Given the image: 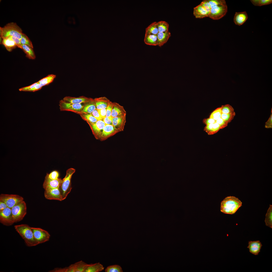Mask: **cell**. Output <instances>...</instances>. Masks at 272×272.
Wrapping results in <instances>:
<instances>
[{"label":"cell","mask_w":272,"mask_h":272,"mask_svg":"<svg viewBox=\"0 0 272 272\" xmlns=\"http://www.w3.org/2000/svg\"><path fill=\"white\" fill-rule=\"evenodd\" d=\"M242 202L239 199L232 196H227L221 202V211L225 214H234L242 206Z\"/></svg>","instance_id":"1"},{"label":"cell","mask_w":272,"mask_h":272,"mask_svg":"<svg viewBox=\"0 0 272 272\" xmlns=\"http://www.w3.org/2000/svg\"><path fill=\"white\" fill-rule=\"evenodd\" d=\"M14 228L27 246L32 247L39 244L34 238L31 227L27 224H21L15 225Z\"/></svg>","instance_id":"2"},{"label":"cell","mask_w":272,"mask_h":272,"mask_svg":"<svg viewBox=\"0 0 272 272\" xmlns=\"http://www.w3.org/2000/svg\"><path fill=\"white\" fill-rule=\"evenodd\" d=\"M22 33L21 28L15 23H10L3 27H0V35L2 39L13 36L20 40Z\"/></svg>","instance_id":"3"},{"label":"cell","mask_w":272,"mask_h":272,"mask_svg":"<svg viewBox=\"0 0 272 272\" xmlns=\"http://www.w3.org/2000/svg\"><path fill=\"white\" fill-rule=\"evenodd\" d=\"M75 169L73 168L68 169L66 171L64 178L62 179L60 187L63 200L65 199L70 192L72 187L71 179L73 174L75 173Z\"/></svg>","instance_id":"4"},{"label":"cell","mask_w":272,"mask_h":272,"mask_svg":"<svg viewBox=\"0 0 272 272\" xmlns=\"http://www.w3.org/2000/svg\"><path fill=\"white\" fill-rule=\"evenodd\" d=\"M11 209L14 223L22 220L26 214V204L24 200L14 206Z\"/></svg>","instance_id":"5"},{"label":"cell","mask_w":272,"mask_h":272,"mask_svg":"<svg viewBox=\"0 0 272 272\" xmlns=\"http://www.w3.org/2000/svg\"><path fill=\"white\" fill-rule=\"evenodd\" d=\"M23 200V198L18 195L1 194L0 195V201L4 202L11 209Z\"/></svg>","instance_id":"6"},{"label":"cell","mask_w":272,"mask_h":272,"mask_svg":"<svg viewBox=\"0 0 272 272\" xmlns=\"http://www.w3.org/2000/svg\"><path fill=\"white\" fill-rule=\"evenodd\" d=\"M227 10L226 3L217 5L211 9L208 17L213 20H219L225 15Z\"/></svg>","instance_id":"7"},{"label":"cell","mask_w":272,"mask_h":272,"mask_svg":"<svg viewBox=\"0 0 272 272\" xmlns=\"http://www.w3.org/2000/svg\"><path fill=\"white\" fill-rule=\"evenodd\" d=\"M59 109L61 111H70L80 114L81 113L83 106L81 104H75L66 102L63 99L59 102Z\"/></svg>","instance_id":"8"},{"label":"cell","mask_w":272,"mask_h":272,"mask_svg":"<svg viewBox=\"0 0 272 272\" xmlns=\"http://www.w3.org/2000/svg\"><path fill=\"white\" fill-rule=\"evenodd\" d=\"M34 238L38 244L48 241L50 235L47 231L39 228L31 227Z\"/></svg>","instance_id":"9"},{"label":"cell","mask_w":272,"mask_h":272,"mask_svg":"<svg viewBox=\"0 0 272 272\" xmlns=\"http://www.w3.org/2000/svg\"><path fill=\"white\" fill-rule=\"evenodd\" d=\"M0 222L7 226L11 225L14 223L11 208L8 207L0 211Z\"/></svg>","instance_id":"10"},{"label":"cell","mask_w":272,"mask_h":272,"mask_svg":"<svg viewBox=\"0 0 272 272\" xmlns=\"http://www.w3.org/2000/svg\"><path fill=\"white\" fill-rule=\"evenodd\" d=\"M89 125L92 133L96 139H99L105 125L103 120H98L95 123L86 122Z\"/></svg>","instance_id":"11"},{"label":"cell","mask_w":272,"mask_h":272,"mask_svg":"<svg viewBox=\"0 0 272 272\" xmlns=\"http://www.w3.org/2000/svg\"><path fill=\"white\" fill-rule=\"evenodd\" d=\"M44 195L45 198L49 200H63L60 188L49 189L45 190Z\"/></svg>","instance_id":"12"},{"label":"cell","mask_w":272,"mask_h":272,"mask_svg":"<svg viewBox=\"0 0 272 272\" xmlns=\"http://www.w3.org/2000/svg\"><path fill=\"white\" fill-rule=\"evenodd\" d=\"M119 131L113 125H105L103 129L99 139L101 141L105 140Z\"/></svg>","instance_id":"13"},{"label":"cell","mask_w":272,"mask_h":272,"mask_svg":"<svg viewBox=\"0 0 272 272\" xmlns=\"http://www.w3.org/2000/svg\"><path fill=\"white\" fill-rule=\"evenodd\" d=\"M62 179L58 178L56 180H52L49 178L46 175L43 184V188L45 190L60 187Z\"/></svg>","instance_id":"14"},{"label":"cell","mask_w":272,"mask_h":272,"mask_svg":"<svg viewBox=\"0 0 272 272\" xmlns=\"http://www.w3.org/2000/svg\"><path fill=\"white\" fill-rule=\"evenodd\" d=\"M113 125L119 131H122L124 129L126 121V115L121 116L112 118Z\"/></svg>","instance_id":"15"},{"label":"cell","mask_w":272,"mask_h":272,"mask_svg":"<svg viewBox=\"0 0 272 272\" xmlns=\"http://www.w3.org/2000/svg\"><path fill=\"white\" fill-rule=\"evenodd\" d=\"M67 102L75 104H80L81 103H86L92 100L93 99L88 98L83 96L78 97L66 96L63 99Z\"/></svg>","instance_id":"16"},{"label":"cell","mask_w":272,"mask_h":272,"mask_svg":"<svg viewBox=\"0 0 272 272\" xmlns=\"http://www.w3.org/2000/svg\"><path fill=\"white\" fill-rule=\"evenodd\" d=\"M262 245L259 241H249L247 248L250 253L255 255H258L260 252Z\"/></svg>","instance_id":"17"},{"label":"cell","mask_w":272,"mask_h":272,"mask_svg":"<svg viewBox=\"0 0 272 272\" xmlns=\"http://www.w3.org/2000/svg\"><path fill=\"white\" fill-rule=\"evenodd\" d=\"M126 112L123 107L116 103H113L111 114L112 118L118 116L126 115Z\"/></svg>","instance_id":"18"},{"label":"cell","mask_w":272,"mask_h":272,"mask_svg":"<svg viewBox=\"0 0 272 272\" xmlns=\"http://www.w3.org/2000/svg\"><path fill=\"white\" fill-rule=\"evenodd\" d=\"M248 18V16L246 11L236 12L234 17V22L235 24L240 26L245 22Z\"/></svg>","instance_id":"19"},{"label":"cell","mask_w":272,"mask_h":272,"mask_svg":"<svg viewBox=\"0 0 272 272\" xmlns=\"http://www.w3.org/2000/svg\"><path fill=\"white\" fill-rule=\"evenodd\" d=\"M193 14L197 18H202L209 16L205 8L200 4L194 8Z\"/></svg>","instance_id":"20"},{"label":"cell","mask_w":272,"mask_h":272,"mask_svg":"<svg viewBox=\"0 0 272 272\" xmlns=\"http://www.w3.org/2000/svg\"><path fill=\"white\" fill-rule=\"evenodd\" d=\"M157 36V45L161 47L167 42L171 35L170 32L167 31L163 32H159Z\"/></svg>","instance_id":"21"},{"label":"cell","mask_w":272,"mask_h":272,"mask_svg":"<svg viewBox=\"0 0 272 272\" xmlns=\"http://www.w3.org/2000/svg\"><path fill=\"white\" fill-rule=\"evenodd\" d=\"M94 100L97 110L107 108L110 102L109 100L104 97L96 98Z\"/></svg>","instance_id":"22"},{"label":"cell","mask_w":272,"mask_h":272,"mask_svg":"<svg viewBox=\"0 0 272 272\" xmlns=\"http://www.w3.org/2000/svg\"><path fill=\"white\" fill-rule=\"evenodd\" d=\"M104 269L103 265L99 262L93 264H87L84 272H98Z\"/></svg>","instance_id":"23"},{"label":"cell","mask_w":272,"mask_h":272,"mask_svg":"<svg viewBox=\"0 0 272 272\" xmlns=\"http://www.w3.org/2000/svg\"><path fill=\"white\" fill-rule=\"evenodd\" d=\"M220 129L219 125L215 122L206 125L204 130L208 135H211L216 133Z\"/></svg>","instance_id":"24"},{"label":"cell","mask_w":272,"mask_h":272,"mask_svg":"<svg viewBox=\"0 0 272 272\" xmlns=\"http://www.w3.org/2000/svg\"><path fill=\"white\" fill-rule=\"evenodd\" d=\"M96 109L95 103L94 99H93L90 101L84 104L81 113L91 114Z\"/></svg>","instance_id":"25"},{"label":"cell","mask_w":272,"mask_h":272,"mask_svg":"<svg viewBox=\"0 0 272 272\" xmlns=\"http://www.w3.org/2000/svg\"><path fill=\"white\" fill-rule=\"evenodd\" d=\"M2 44L9 52L11 51L17 47L14 41L9 37L3 39Z\"/></svg>","instance_id":"26"},{"label":"cell","mask_w":272,"mask_h":272,"mask_svg":"<svg viewBox=\"0 0 272 272\" xmlns=\"http://www.w3.org/2000/svg\"><path fill=\"white\" fill-rule=\"evenodd\" d=\"M144 41L148 45L156 46L157 45V35H145Z\"/></svg>","instance_id":"27"},{"label":"cell","mask_w":272,"mask_h":272,"mask_svg":"<svg viewBox=\"0 0 272 272\" xmlns=\"http://www.w3.org/2000/svg\"><path fill=\"white\" fill-rule=\"evenodd\" d=\"M21 49L26 54V56L29 59H34L36 56L32 48L26 45L22 44Z\"/></svg>","instance_id":"28"},{"label":"cell","mask_w":272,"mask_h":272,"mask_svg":"<svg viewBox=\"0 0 272 272\" xmlns=\"http://www.w3.org/2000/svg\"><path fill=\"white\" fill-rule=\"evenodd\" d=\"M159 32L157 22H154L150 25L146 29L145 35H157Z\"/></svg>","instance_id":"29"},{"label":"cell","mask_w":272,"mask_h":272,"mask_svg":"<svg viewBox=\"0 0 272 272\" xmlns=\"http://www.w3.org/2000/svg\"><path fill=\"white\" fill-rule=\"evenodd\" d=\"M265 222L267 226L272 228V206L270 205L265 216Z\"/></svg>","instance_id":"30"},{"label":"cell","mask_w":272,"mask_h":272,"mask_svg":"<svg viewBox=\"0 0 272 272\" xmlns=\"http://www.w3.org/2000/svg\"><path fill=\"white\" fill-rule=\"evenodd\" d=\"M157 25L159 32H163L168 31L169 25L167 22L163 21L157 22Z\"/></svg>","instance_id":"31"},{"label":"cell","mask_w":272,"mask_h":272,"mask_svg":"<svg viewBox=\"0 0 272 272\" xmlns=\"http://www.w3.org/2000/svg\"><path fill=\"white\" fill-rule=\"evenodd\" d=\"M79 115L82 119L86 122L95 123L98 120L91 114L82 113Z\"/></svg>","instance_id":"32"},{"label":"cell","mask_w":272,"mask_h":272,"mask_svg":"<svg viewBox=\"0 0 272 272\" xmlns=\"http://www.w3.org/2000/svg\"><path fill=\"white\" fill-rule=\"evenodd\" d=\"M222 114L221 107H219L216 109L211 113L209 117L216 121L221 118Z\"/></svg>","instance_id":"33"},{"label":"cell","mask_w":272,"mask_h":272,"mask_svg":"<svg viewBox=\"0 0 272 272\" xmlns=\"http://www.w3.org/2000/svg\"><path fill=\"white\" fill-rule=\"evenodd\" d=\"M106 272H122L123 271L120 266L114 265L108 266L105 269Z\"/></svg>","instance_id":"34"},{"label":"cell","mask_w":272,"mask_h":272,"mask_svg":"<svg viewBox=\"0 0 272 272\" xmlns=\"http://www.w3.org/2000/svg\"><path fill=\"white\" fill-rule=\"evenodd\" d=\"M251 2L255 6H261L270 4L272 0H251Z\"/></svg>","instance_id":"35"},{"label":"cell","mask_w":272,"mask_h":272,"mask_svg":"<svg viewBox=\"0 0 272 272\" xmlns=\"http://www.w3.org/2000/svg\"><path fill=\"white\" fill-rule=\"evenodd\" d=\"M76 268V272H84L87 264L82 261L75 263Z\"/></svg>","instance_id":"36"},{"label":"cell","mask_w":272,"mask_h":272,"mask_svg":"<svg viewBox=\"0 0 272 272\" xmlns=\"http://www.w3.org/2000/svg\"><path fill=\"white\" fill-rule=\"evenodd\" d=\"M235 115L234 112L229 114H222L221 118L228 123H230L233 119Z\"/></svg>","instance_id":"37"},{"label":"cell","mask_w":272,"mask_h":272,"mask_svg":"<svg viewBox=\"0 0 272 272\" xmlns=\"http://www.w3.org/2000/svg\"><path fill=\"white\" fill-rule=\"evenodd\" d=\"M22 44L27 45L32 48H33V45L28 37L25 34L23 33L22 37L20 40Z\"/></svg>","instance_id":"38"},{"label":"cell","mask_w":272,"mask_h":272,"mask_svg":"<svg viewBox=\"0 0 272 272\" xmlns=\"http://www.w3.org/2000/svg\"><path fill=\"white\" fill-rule=\"evenodd\" d=\"M221 107L222 113L228 114L234 112V110L233 107L229 104L222 105Z\"/></svg>","instance_id":"39"},{"label":"cell","mask_w":272,"mask_h":272,"mask_svg":"<svg viewBox=\"0 0 272 272\" xmlns=\"http://www.w3.org/2000/svg\"><path fill=\"white\" fill-rule=\"evenodd\" d=\"M211 9L217 5L226 3L224 0H208Z\"/></svg>","instance_id":"40"},{"label":"cell","mask_w":272,"mask_h":272,"mask_svg":"<svg viewBox=\"0 0 272 272\" xmlns=\"http://www.w3.org/2000/svg\"><path fill=\"white\" fill-rule=\"evenodd\" d=\"M113 103L110 101L106 108V116L112 119L111 114L112 109Z\"/></svg>","instance_id":"41"},{"label":"cell","mask_w":272,"mask_h":272,"mask_svg":"<svg viewBox=\"0 0 272 272\" xmlns=\"http://www.w3.org/2000/svg\"><path fill=\"white\" fill-rule=\"evenodd\" d=\"M46 175L50 179L56 180L58 179L59 173L57 171H53L49 174H47Z\"/></svg>","instance_id":"42"},{"label":"cell","mask_w":272,"mask_h":272,"mask_svg":"<svg viewBox=\"0 0 272 272\" xmlns=\"http://www.w3.org/2000/svg\"><path fill=\"white\" fill-rule=\"evenodd\" d=\"M200 4L205 8L209 15L210 12L211 8L210 5L208 0L203 1Z\"/></svg>","instance_id":"43"},{"label":"cell","mask_w":272,"mask_h":272,"mask_svg":"<svg viewBox=\"0 0 272 272\" xmlns=\"http://www.w3.org/2000/svg\"><path fill=\"white\" fill-rule=\"evenodd\" d=\"M56 77V75H55L53 74L49 75L41 79L38 82L40 84L42 82H47L51 80H54Z\"/></svg>","instance_id":"44"},{"label":"cell","mask_w":272,"mask_h":272,"mask_svg":"<svg viewBox=\"0 0 272 272\" xmlns=\"http://www.w3.org/2000/svg\"><path fill=\"white\" fill-rule=\"evenodd\" d=\"M216 122L219 125L220 129H223L226 127L228 124L221 118L216 120Z\"/></svg>","instance_id":"45"},{"label":"cell","mask_w":272,"mask_h":272,"mask_svg":"<svg viewBox=\"0 0 272 272\" xmlns=\"http://www.w3.org/2000/svg\"><path fill=\"white\" fill-rule=\"evenodd\" d=\"M272 109L271 113L270 116L267 121L265 122V127L267 128H272Z\"/></svg>","instance_id":"46"},{"label":"cell","mask_w":272,"mask_h":272,"mask_svg":"<svg viewBox=\"0 0 272 272\" xmlns=\"http://www.w3.org/2000/svg\"><path fill=\"white\" fill-rule=\"evenodd\" d=\"M9 37L14 41L17 47L21 49L22 44L20 42V39L11 36Z\"/></svg>","instance_id":"47"},{"label":"cell","mask_w":272,"mask_h":272,"mask_svg":"<svg viewBox=\"0 0 272 272\" xmlns=\"http://www.w3.org/2000/svg\"><path fill=\"white\" fill-rule=\"evenodd\" d=\"M39 83L38 82L35 83L32 85L24 87L19 89V90L21 91H27L28 90L31 89L37 85Z\"/></svg>","instance_id":"48"},{"label":"cell","mask_w":272,"mask_h":272,"mask_svg":"<svg viewBox=\"0 0 272 272\" xmlns=\"http://www.w3.org/2000/svg\"><path fill=\"white\" fill-rule=\"evenodd\" d=\"M91 114L98 120H103L100 115L98 110L96 109L94 110Z\"/></svg>","instance_id":"49"},{"label":"cell","mask_w":272,"mask_h":272,"mask_svg":"<svg viewBox=\"0 0 272 272\" xmlns=\"http://www.w3.org/2000/svg\"><path fill=\"white\" fill-rule=\"evenodd\" d=\"M203 123L206 125L214 123L216 122V121L213 119L209 118L204 119L203 120Z\"/></svg>","instance_id":"50"},{"label":"cell","mask_w":272,"mask_h":272,"mask_svg":"<svg viewBox=\"0 0 272 272\" xmlns=\"http://www.w3.org/2000/svg\"><path fill=\"white\" fill-rule=\"evenodd\" d=\"M43 86L40 83L35 86L32 88L28 90L27 91L35 92L41 89Z\"/></svg>","instance_id":"51"},{"label":"cell","mask_w":272,"mask_h":272,"mask_svg":"<svg viewBox=\"0 0 272 272\" xmlns=\"http://www.w3.org/2000/svg\"><path fill=\"white\" fill-rule=\"evenodd\" d=\"M97 110L100 115L103 119L106 117V108Z\"/></svg>","instance_id":"52"},{"label":"cell","mask_w":272,"mask_h":272,"mask_svg":"<svg viewBox=\"0 0 272 272\" xmlns=\"http://www.w3.org/2000/svg\"><path fill=\"white\" fill-rule=\"evenodd\" d=\"M103 120L104 122L105 125H113L112 119H111L108 117H105L103 119Z\"/></svg>","instance_id":"53"},{"label":"cell","mask_w":272,"mask_h":272,"mask_svg":"<svg viewBox=\"0 0 272 272\" xmlns=\"http://www.w3.org/2000/svg\"><path fill=\"white\" fill-rule=\"evenodd\" d=\"M7 207H8L5 203L0 201V211L3 210Z\"/></svg>","instance_id":"54"}]
</instances>
